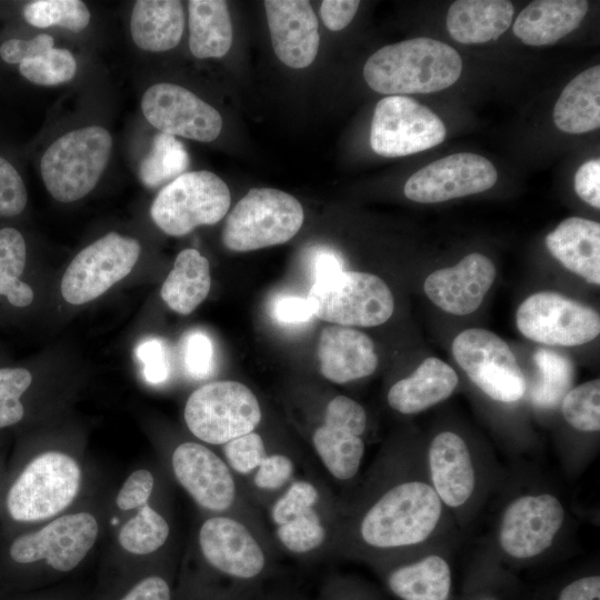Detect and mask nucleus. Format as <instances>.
Listing matches in <instances>:
<instances>
[{"label":"nucleus","mask_w":600,"mask_h":600,"mask_svg":"<svg viewBox=\"0 0 600 600\" xmlns=\"http://www.w3.org/2000/svg\"><path fill=\"white\" fill-rule=\"evenodd\" d=\"M443 504L431 484L402 480L384 489L361 512L354 536L362 548L389 552L417 546L438 527Z\"/></svg>","instance_id":"1"},{"label":"nucleus","mask_w":600,"mask_h":600,"mask_svg":"<svg viewBox=\"0 0 600 600\" xmlns=\"http://www.w3.org/2000/svg\"><path fill=\"white\" fill-rule=\"evenodd\" d=\"M462 72L460 54L449 44L414 38L382 47L364 63L363 78L379 93H431L457 82Z\"/></svg>","instance_id":"2"},{"label":"nucleus","mask_w":600,"mask_h":600,"mask_svg":"<svg viewBox=\"0 0 600 600\" xmlns=\"http://www.w3.org/2000/svg\"><path fill=\"white\" fill-rule=\"evenodd\" d=\"M112 150L109 131L99 126L72 130L54 140L40 161L41 177L58 201L87 196L102 176Z\"/></svg>","instance_id":"3"},{"label":"nucleus","mask_w":600,"mask_h":600,"mask_svg":"<svg viewBox=\"0 0 600 600\" xmlns=\"http://www.w3.org/2000/svg\"><path fill=\"white\" fill-rule=\"evenodd\" d=\"M256 528L232 514H213L198 531V546L207 567L229 587L256 590L268 576L271 559Z\"/></svg>","instance_id":"4"},{"label":"nucleus","mask_w":600,"mask_h":600,"mask_svg":"<svg viewBox=\"0 0 600 600\" xmlns=\"http://www.w3.org/2000/svg\"><path fill=\"white\" fill-rule=\"evenodd\" d=\"M303 209L291 194L253 188L227 218L222 242L232 251H251L289 241L303 223Z\"/></svg>","instance_id":"5"},{"label":"nucleus","mask_w":600,"mask_h":600,"mask_svg":"<svg viewBox=\"0 0 600 600\" xmlns=\"http://www.w3.org/2000/svg\"><path fill=\"white\" fill-rule=\"evenodd\" d=\"M82 473L71 456L47 451L21 471L7 496V509L16 521H39L54 517L77 498Z\"/></svg>","instance_id":"6"},{"label":"nucleus","mask_w":600,"mask_h":600,"mask_svg":"<svg viewBox=\"0 0 600 600\" xmlns=\"http://www.w3.org/2000/svg\"><path fill=\"white\" fill-rule=\"evenodd\" d=\"M184 421L200 441L221 444L252 432L262 419L253 391L239 381H213L196 389L188 398Z\"/></svg>","instance_id":"7"},{"label":"nucleus","mask_w":600,"mask_h":600,"mask_svg":"<svg viewBox=\"0 0 600 600\" xmlns=\"http://www.w3.org/2000/svg\"><path fill=\"white\" fill-rule=\"evenodd\" d=\"M307 298L316 318L343 327H376L389 320L394 310L387 283L359 271L343 270L313 282Z\"/></svg>","instance_id":"8"},{"label":"nucleus","mask_w":600,"mask_h":600,"mask_svg":"<svg viewBox=\"0 0 600 600\" xmlns=\"http://www.w3.org/2000/svg\"><path fill=\"white\" fill-rule=\"evenodd\" d=\"M230 200L228 186L213 172H184L159 191L150 214L164 233L180 237L199 226L220 221Z\"/></svg>","instance_id":"9"},{"label":"nucleus","mask_w":600,"mask_h":600,"mask_svg":"<svg viewBox=\"0 0 600 600\" xmlns=\"http://www.w3.org/2000/svg\"><path fill=\"white\" fill-rule=\"evenodd\" d=\"M452 353L468 378L491 399L507 403L523 397V373L507 342L496 333L467 329L454 338Z\"/></svg>","instance_id":"10"},{"label":"nucleus","mask_w":600,"mask_h":600,"mask_svg":"<svg viewBox=\"0 0 600 600\" xmlns=\"http://www.w3.org/2000/svg\"><path fill=\"white\" fill-rule=\"evenodd\" d=\"M447 136L442 120L407 96H387L374 109L370 144L387 158L418 153L440 144Z\"/></svg>","instance_id":"11"},{"label":"nucleus","mask_w":600,"mask_h":600,"mask_svg":"<svg viewBox=\"0 0 600 600\" xmlns=\"http://www.w3.org/2000/svg\"><path fill=\"white\" fill-rule=\"evenodd\" d=\"M138 240L110 232L82 249L68 266L61 294L71 304H83L128 276L140 256Z\"/></svg>","instance_id":"12"},{"label":"nucleus","mask_w":600,"mask_h":600,"mask_svg":"<svg viewBox=\"0 0 600 600\" xmlns=\"http://www.w3.org/2000/svg\"><path fill=\"white\" fill-rule=\"evenodd\" d=\"M516 322L526 338L547 346H580L600 332L596 310L551 291L524 299L517 310Z\"/></svg>","instance_id":"13"},{"label":"nucleus","mask_w":600,"mask_h":600,"mask_svg":"<svg viewBox=\"0 0 600 600\" xmlns=\"http://www.w3.org/2000/svg\"><path fill=\"white\" fill-rule=\"evenodd\" d=\"M99 524L90 512L58 517L34 532L18 537L9 554L19 564L43 561L57 573H68L84 560L94 546Z\"/></svg>","instance_id":"14"},{"label":"nucleus","mask_w":600,"mask_h":600,"mask_svg":"<svg viewBox=\"0 0 600 600\" xmlns=\"http://www.w3.org/2000/svg\"><path fill=\"white\" fill-rule=\"evenodd\" d=\"M367 428L363 407L347 396H336L326 406L322 422L311 443L326 471L338 481L353 479L364 456Z\"/></svg>","instance_id":"15"},{"label":"nucleus","mask_w":600,"mask_h":600,"mask_svg":"<svg viewBox=\"0 0 600 600\" xmlns=\"http://www.w3.org/2000/svg\"><path fill=\"white\" fill-rule=\"evenodd\" d=\"M171 467L179 484L202 509L230 514L241 501L239 484L224 459L207 446L186 441L177 446Z\"/></svg>","instance_id":"16"},{"label":"nucleus","mask_w":600,"mask_h":600,"mask_svg":"<svg viewBox=\"0 0 600 600\" xmlns=\"http://www.w3.org/2000/svg\"><path fill=\"white\" fill-rule=\"evenodd\" d=\"M563 520V506L553 494L521 496L502 513L499 546L511 558H534L553 543Z\"/></svg>","instance_id":"17"},{"label":"nucleus","mask_w":600,"mask_h":600,"mask_svg":"<svg viewBox=\"0 0 600 600\" xmlns=\"http://www.w3.org/2000/svg\"><path fill=\"white\" fill-rule=\"evenodd\" d=\"M497 179L498 172L488 159L461 152L422 167L407 180L403 191L409 200L436 203L483 192Z\"/></svg>","instance_id":"18"},{"label":"nucleus","mask_w":600,"mask_h":600,"mask_svg":"<svg viewBox=\"0 0 600 600\" xmlns=\"http://www.w3.org/2000/svg\"><path fill=\"white\" fill-rule=\"evenodd\" d=\"M141 110L150 124L173 137L210 142L222 128V118L213 107L173 83H157L147 89Z\"/></svg>","instance_id":"19"},{"label":"nucleus","mask_w":600,"mask_h":600,"mask_svg":"<svg viewBox=\"0 0 600 600\" xmlns=\"http://www.w3.org/2000/svg\"><path fill=\"white\" fill-rule=\"evenodd\" d=\"M496 267L481 253H470L458 264L439 269L424 281L428 298L443 311L467 316L476 311L491 288Z\"/></svg>","instance_id":"20"},{"label":"nucleus","mask_w":600,"mask_h":600,"mask_svg":"<svg viewBox=\"0 0 600 600\" xmlns=\"http://www.w3.org/2000/svg\"><path fill=\"white\" fill-rule=\"evenodd\" d=\"M266 16L276 56L286 66L302 69L318 53L319 27L309 1L267 0Z\"/></svg>","instance_id":"21"},{"label":"nucleus","mask_w":600,"mask_h":600,"mask_svg":"<svg viewBox=\"0 0 600 600\" xmlns=\"http://www.w3.org/2000/svg\"><path fill=\"white\" fill-rule=\"evenodd\" d=\"M428 463L431 486L442 504H466L476 487V473L464 440L451 431L440 432L429 446Z\"/></svg>","instance_id":"22"},{"label":"nucleus","mask_w":600,"mask_h":600,"mask_svg":"<svg viewBox=\"0 0 600 600\" xmlns=\"http://www.w3.org/2000/svg\"><path fill=\"white\" fill-rule=\"evenodd\" d=\"M320 372L334 383H347L374 372L378 356L372 340L350 327L324 328L318 342Z\"/></svg>","instance_id":"23"},{"label":"nucleus","mask_w":600,"mask_h":600,"mask_svg":"<svg viewBox=\"0 0 600 600\" xmlns=\"http://www.w3.org/2000/svg\"><path fill=\"white\" fill-rule=\"evenodd\" d=\"M550 253L586 281L600 283V224L570 217L546 237Z\"/></svg>","instance_id":"24"},{"label":"nucleus","mask_w":600,"mask_h":600,"mask_svg":"<svg viewBox=\"0 0 600 600\" xmlns=\"http://www.w3.org/2000/svg\"><path fill=\"white\" fill-rule=\"evenodd\" d=\"M457 384L456 371L444 361L431 357L411 376L391 386L387 400L390 408L400 413H418L448 399Z\"/></svg>","instance_id":"25"},{"label":"nucleus","mask_w":600,"mask_h":600,"mask_svg":"<svg viewBox=\"0 0 600 600\" xmlns=\"http://www.w3.org/2000/svg\"><path fill=\"white\" fill-rule=\"evenodd\" d=\"M589 8L584 0H536L517 17L513 33L526 44H553L574 29Z\"/></svg>","instance_id":"26"},{"label":"nucleus","mask_w":600,"mask_h":600,"mask_svg":"<svg viewBox=\"0 0 600 600\" xmlns=\"http://www.w3.org/2000/svg\"><path fill=\"white\" fill-rule=\"evenodd\" d=\"M514 7L507 0H457L447 13L446 26L460 43H484L498 39L512 22Z\"/></svg>","instance_id":"27"},{"label":"nucleus","mask_w":600,"mask_h":600,"mask_svg":"<svg viewBox=\"0 0 600 600\" xmlns=\"http://www.w3.org/2000/svg\"><path fill=\"white\" fill-rule=\"evenodd\" d=\"M184 28L183 7L177 0H139L130 18L131 37L142 50L162 52L174 48Z\"/></svg>","instance_id":"28"},{"label":"nucleus","mask_w":600,"mask_h":600,"mask_svg":"<svg viewBox=\"0 0 600 600\" xmlns=\"http://www.w3.org/2000/svg\"><path fill=\"white\" fill-rule=\"evenodd\" d=\"M384 580L391 593L400 600H449L452 573L444 558L429 554L390 568Z\"/></svg>","instance_id":"29"},{"label":"nucleus","mask_w":600,"mask_h":600,"mask_svg":"<svg viewBox=\"0 0 600 600\" xmlns=\"http://www.w3.org/2000/svg\"><path fill=\"white\" fill-rule=\"evenodd\" d=\"M557 128L567 133H584L600 127V67L576 76L561 92L554 109Z\"/></svg>","instance_id":"30"},{"label":"nucleus","mask_w":600,"mask_h":600,"mask_svg":"<svg viewBox=\"0 0 600 600\" xmlns=\"http://www.w3.org/2000/svg\"><path fill=\"white\" fill-rule=\"evenodd\" d=\"M210 286L208 259L196 249H184L177 256L160 293L170 309L189 314L207 298Z\"/></svg>","instance_id":"31"},{"label":"nucleus","mask_w":600,"mask_h":600,"mask_svg":"<svg viewBox=\"0 0 600 600\" xmlns=\"http://www.w3.org/2000/svg\"><path fill=\"white\" fill-rule=\"evenodd\" d=\"M189 8V48L199 59L221 58L232 43V24L223 0H191Z\"/></svg>","instance_id":"32"},{"label":"nucleus","mask_w":600,"mask_h":600,"mask_svg":"<svg viewBox=\"0 0 600 600\" xmlns=\"http://www.w3.org/2000/svg\"><path fill=\"white\" fill-rule=\"evenodd\" d=\"M190 163L189 154L176 137L160 132L148 154L139 166V178L148 188L169 183L184 173Z\"/></svg>","instance_id":"33"},{"label":"nucleus","mask_w":600,"mask_h":600,"mask_svg":"<svg viewBox=\"0 0 600 600\" xmlns=\"http://www.w3.org/2000/svg\"><path fill=\"white\" fill-rule=\"evenodd\" d=\"M320 506L276 526L274 537L289 553L307 557L327 546L329 523Z\"/></svg>","instance_id":"34"},{"label":"nucleus","mask_w":600,"mask_h":600,"mask_svg":"<svg viewBox=\"0 0 600 600\" xmlns=\"http://www.w3.org/2000/svg\"><path fill=\"white\" fill-rule=\"evenodd\" d=\"M169 534L168 521L147 503L121 527L118 541L133 556H148L164 546Z\"/></svg>","instance_id":"35"},{"label":"nucleus","mask_w":600,"mask_h":600,"mask_svg":"<svg viewBox=\"0 0 600 600\" xmlns=\"http://www.w3.org/2000/svg\"><path fill=\"white\" fill-rule=\"evenodd\" d=\"M24 20L37 28L59 26L73 32L83 30L90 21V11L80 0H37L24 6Z\"/></svg>","instance_id":"36"},{"label":"nucleus","mask_w":600,"mask_h":600,"mask_svg":"<svg viewBox=\"0 0 600 600\" xmlns=\"http://www.w3.org/2000/svg\"><path fill=\"white\" fill-rule=\"evenodd\" d=\"M539 382L532 397L540 404H552L566 392L573 378V364L563 353L541 348L533 354Z\"/></svg>","instance_id":"37"},{"label":"nucleus","mask_w":600,"mask_h":600,"mask_svg":"<svg viewBox=\"0 0 600 600\" xmlns=\"http://www.w3.org/2000/svg\"><path fill=\"white\" fill-rule=\"evenodd\" d=\"M561 411L572 428L582 432L600 429V380L593 379L569 390L562 399Z\"/></svg>","instance_id":"38"},{"label":"nucleus","mask_w":600,"mask_h":600,"mask_svg":"<svg viewBox=\"0 0 600 600\" xmlns=\"http://www.w3.org/2000/svg\"><path fill=\"white\" fill-rule=\"evenodd\" d=\"M19 71L32 83L56 86L74 77L77 61L69 50L52 48L40 57L21 62Z\"/></svg>","instance_id":"39"},{"label":"nucleus","mask_w":600,"mask_h":600,"mask_svg":"<svg viewBox=\"0 0 600 600\" xmlns=\"http://www.w3.org/2000/svg\"><path fill=\"white\" fill-rule=\"evenodd\" d=\"M320 489L310 480H292L269 508V517L276 526L321 504Z\"/></svg>","instance_id":"40"},{"label":"nucleus","mask_w":600,"mask_h":600,"mask_svg":"<svg viewBox=\"0 0 600 600\" xmlns=\"http://www.w3.org/2000/svg\"><path fill=\"white\" fill-rule=\"evenodd\" d=\"M32 382L24 368L0 369V429L18 423L24 414L20 397Z\"/></svg>","instance_id":"41"},{"label":"nucleus","mask_w":600,"mask_h":600,"mask_svg":"<svg viewBox=\"0 0 600 600\" xmlns=\"http://www.w3.org/2000/svg\"><path fill=\"white\" fill-rule=\"evenodd\" d=\"M268 453L263 438L256 430L223 444L224 461L238 476L252 474Z\"/></svg>","instance_id":"42"},{"label":"nucleus","mask_w":600,"mask_h":600,"mask_svg":"<svg viewBox=\"0 0 600 600\" xmlns=\"http://www.w3.org/2000/svg\"><path fill=\"white\" fill-rule=\"evenodd\" d=\"M186 372L193 379L203 380L214 370V348L211 338L200 330H192L181 341Z\"/></svg>","instance_id":"43"},{"label":"nucleus","mask_w":600,"mask_h":600,"mask_svg":"<svg viewBox=\"0 0 600 600\" xmlns=\"http://www.w3.org/2000/svg\"><path fill=\"white\" fill-rule=\"evenodd\" d=\"M294 471V461L288 454L282 452L268 453L252 473V483L261 491H278L292 481Z\"/></svg>","instance_id":"44"},{"label":"nucleus","mask_w":600,"mask_h":600,"mask_svg":"<svg viewBox=\"0 0 600 600\" xmlns=\"http://www.w3.org/2000/svg\"><path fill=\"white\" fill-rule=\"evenodd\" d=\"M28 192L16 168L0 156V217L20 214L27 206Z\"/></svg>","instance_id":"45"},{"label":"nucleus","mask_w":600,"mask_h":600,"mask_svg":"<svg viewBox=\"0 0 600 600\" xmlns=\"http://www.w3.org/2000/svg\"><path fill=\"white\" fill-rule=\"evenodd\" d=\"M136 356L143 366V376L150 383L166 381L170 373V354L160 338H148L136 348Z\"/></svg>","instance_id":"46"},{"label":"nucleus","mask_w":600,"mask_h":600,"mask_svg":"<svg viewBox=\"0 0 600 600\" xmlns=\"http://www.w3.org/2000/svg\"><path fill=\"white\" fill-rule=\"evenodd\" d=\"M27 248L22 234L14 228L0 229V274L19 278L26 266Z\"/></svg>","instance_id":"47"},{"label":"nucleus","mask_w":600,"mask_h":600,"mask_svg":"<svg viewBox=\"0 0 600 600\" xmlns=\"http://www.w3.org/2000/svg\"><path fill=\"white\" fill-rule=\"evenodd\" d=\"M154 488V477L147 469L133 471L121 486L116 503L122 511H128L148 503Z\"/></svg>","instance_id":"48"},{"label":"nucleus","mask_w":600,"mask_h":600,"mask_svg":"<svg viewBox=\"0 0 600 600\" xmlns=\"http://www.w3.org/2000/svg\"><path fill=\"white\" fill-rule=\"evenodd\" d=\"M272 318L287 326H299L314 318L311 302L308 298L280 294L276 297L270 307Z\"/></svg>","instance_id":"49"},{"label":"nucleus","mask_w":600,"mask_h":600,"mask_svg":"<svg viewBox=\"0 0 600 600\" xmlns=\"http://www.w3.org/2000/svg\"><path fill=\"white\" fill-rule=\"evenodd\" d=\"M53 38L48 33H40L29 40L10 39L0 47V57L7 63H21L26 60L42 56L53 48Z\"/></svg>","instance_id":"50"},{"label":"nucleus","mask_w":600,"mask_h":600,"mask_svg":"<svg viewBox=\"0 0 600 600\" xmlns=\"http://www.w3.org/2000/svg\"><path fill=\"white\" fill-rule=\"evenodd\" d=\"M117 600H174L173 586L166 574H146L132 583Z\"/></svg>","instance_id":"51"},{"label":"nucleus","mask_w":600,"mask_h":600,"mask_svg":"<svg viewBox=\"0 0 600 600\" xmlns=\"http://www.w3.org/2000/svg\"><path fill=\"white\" fill-rule=\"evenodd\" d=\"M577 194L591 207L600 208V160L592 159L579 167L574 176Z\"/></svg>","instance_id":"52"},{"label":"nucleus","mask_w":600,"mask_h":600,"mask_svg":"<svg viewBox=\"0 0 600 600\" xmlns=\"http://www.w3.org/2000/svg\"><path fill=\"white\" fill-rule=\"evenodd\" d=\"M359 4L357 0H324L321 2L320 16L328 29L339 31L351 22Z\"/></svg>","instance_id":"53"},{"label":"nucleus","mask_w":600,"mask_h":600,"mask_svg":"<svg viewBox=\"0 0 600 600\" xmlns=\"http://www.w3.org/2000/svg\"><path fill=\"white\" fill-rule=\"evenodd\" d=\"M310 263L314 282L344 270L341 257L329 248L317 249L311 256Z\"/></svg>","instance_id":"54"},{"label":"nucleus","mask_w":600,"mask_h":600,"mask_svg":"<svg viewBox=\"0 0 600 600\" xmlns=\"http://www.w3.org/2000/svg\"><path fill=\"white\" fill-rule=\"evenodd\" d=\"M558 600H600V577L588 576L567 584Z\"/></svg>","instance_id":"55"},{"label":"nucleus","mask_w":600,"mask_h":600,"mask_svg":"<svg viewBox=\"0 0 600 600\" xmlns=\"http://www.w3.org/2000/svg\"><path fill=\"white\" fill-rule=\"evenodd\" d=\"M0 296L18 308L27 307L33 301V290L17 277L0 274Z\"/></svg>","instance_id":"56"},{"label":"nucleus","mask_w":600,"mask_h":600,"mask_svg":"<svg viewBox=\"0 0 600 600\" xmlns=\"http://www.w3.org/2000/svg\"><path fill=\"white\" fill-rule=\"evenodd\" d=\"M316 600H369L361 590L351 582L333 578L328 580Z\"/></svg>","instance_id":"57"},{"label":"nucleus","mask_w":600,"mask_h":600,"mask_svg":"<svg viewBox=\"0 0 600 600\" xmlns=\"http://www.w3.org/2000/svg\"><path fill=\"white\" fill-rule=\"evenodd\" d=\"M256 590L238 587H198L189 592V600H250Z\"/></svg>","instance_id":"58"},{"label":"nucleus","mask_w":600,"mask_h":600,"mask_svg":"<svg viewBox=\"0 0 600 600\" xmlns=\"http://www.w3.org/2000/svg\"><path fill=\"white\" fill-rule=\"evenodd\" d=\"M268 600H290V599L278 598V599H268Z\"/></svg>","instance_id":"59"}]
</instances>
